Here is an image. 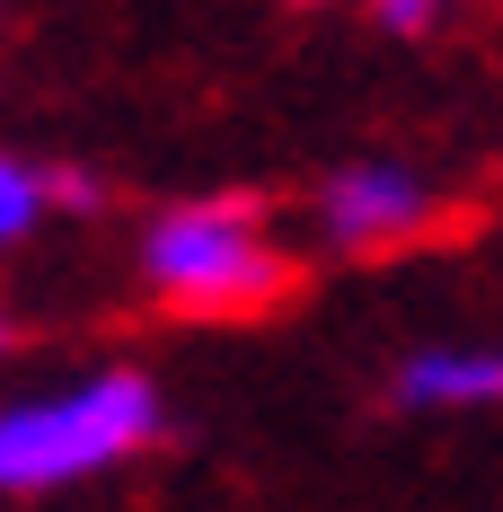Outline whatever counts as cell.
<instances>
[{"label":"cell","mask_w":503,"mask_h":512,"mask_svg":"<svg viewBox=\"0 0 503 512\" xmlns=\"http://www.w3.org/2000/svg\"><path fill=\"white\" fill-rule=\"evenodd\" d=\"M142 274L177 309H265L283 292V256L265 248L256 204H177L142 239Z\"/></svg>","instance_id":"obj_2"},{"label":"cell","mask_w":503,"mask_h":512,"mask_svg":"<svg viewBox=\"0 0 503 512\" xmlns=\"http://www.w3.org/2000/svg\"><path fill=\"white\" fill-rule=\"evenodd\" d=\"M318 221L336 248H389V239H415L433 221V186L398 168V159H362V168H336L327 195H318Z\"/></svg>","instance_id":"obj_3"},{"label":"cell","mask_w":503,"mask_h":512,"mask_svg":"<svg viewBox=\"0 0 503 512\" xmlns=\"http://www.w3.org/2000/svg\"><path fill=\"white\" fill-rule=\"evenodd\" d=\"M433 9H442V0H380V18H389L398 36H415V27H433Z\"/></svg>","instance_id":"obj_7"},{"label":"cell","mask_w":503,"mask_h":512,"mask_svg":"<svg viewBox=\"0 0 503 512\" xmlns=\"http://www.w3.org/2000/svg\"><path fill=\"white\" fill-rule=\"evenodd\" d=\"M106 186L98 177H80V168H45V204H98Z\"/></svg>","instance_id":"obj_6"},{"label":"cell","mask_w":503,"mask_h":512,"mask_svg":"<svg viewBox=\"0 0 503 512\" xmlns=\"http://www.w3.org/2000/svg\"><path fill=\"white\" fill-rule=\"evenodd\" d=\"M398 407H503L495 345H433L398 371Z\"/></svg>","instance_id":"obj_4"},{"label":"cell","mask_w":503,"mask_h":512,"mask_svg":"<svg viewBox=\"0 0 503 512\" xmlns=\"http://www.w3.org/2000/svg\"><path fill=\"white\" fill-rule=\"evenodd\" d=\"M159 433V389L142 371H98L62 398L0 415V495H45L71 477H98V468L133 460Z\"/></svg>","instance_id":"obj_1"},{"label":"cell","mask_w":503,"mask_h":512,"mask_svg":"<svg viewBox=\"0 0 503 512\" xmlns=\"http://www.w3.org/2000/svg\"><path fill=\"white\" fill-rule=\"evenodd\" d=\"M0 345H9V327H0Z\"/></svg>","instance_id":"obj_8"},{"label":"cell","mask_w":503,"mask_h":512,"mask_svg":"<svg viewBox=\"0 0 503 512\" xmlns=\"http://www.w3.org/2000/svg\"><path fill=\"white\" fill-rule=\"evenodd\" d=\"M36 221H45V168L0 159V239H27Z\"/></svg>","instance_id":"obj_5"}]
</instances>
